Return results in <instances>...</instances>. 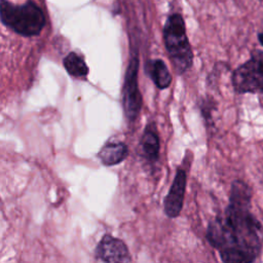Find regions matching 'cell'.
I'll list each match as a JSON object with an SVG mask.
<instances>
[{
	"label": "cell",
	"mask_w": 263,
	"mask_h": 263,
	"mask_svg": "<svg viewBox=\"0 0 263 263\" xmlns=\"http://www.w3.org/2000/svg\"><path fill=\"white\" fill-rule=\"evenodd\" d=\"M252 196L248 183L239 179L232 181L224 213L208 225L206 239L223 262L252 263L261 254L263 227L252 212Z\"/></svg>",
	"instance_id": "cell-1"
},
{
	"label": "cell",
	"mask_w": 263,
	"mask_h": 263,
	"mask_svg": "<svg viewBox=\"0 0 263 263\" xmlns=\"http://www.w3.org/2000/svg\"><path fill=\"white\" fill-rule=\"evenodd\" d=\"M0 18L5 27L25 37L39 35L46 24L43 10L33 1L13 4L8 0H1Z\"/></svg>",
	"instance_id": "cell-2"
},
{
	"label": "cell",
	"mask_w": 263,
	"mask_h": 263,
	"mask_svg": "<svg viewBox=\"0 0 263 263\" xmlns=\"http://www.w3.org/2000/svg\"><path fill=\"white\" fill-rule=\"evenodd\" d=\"M163 42L177 74L186 72L193 62V52L189 43L182 14L172 13L163 26Z\"/></svg>",
	"instance_id": "cell-3"
},
{
	"label": "cell",
	"mask_w": 263,
	"mask_h": 263,
	"mask_svg": "<svg viewBox=\"0 0 263 263\" xmlns=\"http://www.w3.org/2000/svg\"><path fill=\"white\" fill-rule=\"evenodd\" d=\"M235 93L263 95V50L254 49L250 58L239 65L231 75Z\"/></svg>",
	"instance_id": "cell-4"
},
{
	"label": "cell",
	"mask_w": 263,
	"mask_h": 263,
	"mask_svg": "<svg viewBox=\"0 0 263 263\" xmlns=\"http://www.w3.org/2000/svg\"><path fill=\"white\" fill-rule=\"evenodd\" d=\"M138 69L139 59L134 57L130 59L126 69L122 88L123 111L129 121H134L138 118L143 104L142 95L138 85Z\"/></svg>",
	"instance_id": "cell-5"
},
{
	"label": "cell",
	"mask_w": 263,
	"mask_h": 263,
	"mask_svg": "<svg viewBox=\"0 0 263 263\" xmlns=\"http://www.w3.org/2000/svg\"><path fill=\"white\" fill-rule=\"evenodd\" d=\"M96 259L101 262H130L132 258L125 243L112 235L106 234L98 243Z\"/></svg>",
	"instance_id": "cell-6"
},
{
	"label": "cell",
	"mask_w": 263,
	"mask_h": 263,
	"mask_svg": "<svg viewBox=\"0 0 263 263\" xmlns=\"http://www.w3.org/2000/svg\"><path fill=\"white\" fill-rule=\"evenodd\" d=\"M186 180L185 171L181 167L178 168L171 189L163 200L164 213L170 218L178 217L182 211L187 182Z\"/></svg>",
	"instance_id": "cell-7"
},
{
	"label": "cell",
	"mask_w": 263,
	"mask_h": 263,
	"mask_svg": "<svg viewBox=\"0 0 263 263\" xmlns=\"http://www.w3.org/2000/svg\"><path fill=\"white\" fill-rule=\"evenodd\" d=\"M141 147L143 155L148 161L155 162L158 159L159 137L154 122L147 124V126L145 127L141 139Z\"/></svg>",
	"instance_id": "cell-8"
},
{
	"label": "cell",
	"mask_w": 263,
	"mask_h": 263,
	"mask_svg": "<svg viewBox=\"0 0 263 263\" xmlns=\"http://www.w3.org/2000/svg\"><path fill=\"white\" fill-rule=\"evenodd\" d=\"M145 71L158 88L163 89L170 86L172 82V75L162 60H148L145 64Z\"/></svg>",
	"instance_id": "cell-9"
},
{
	"label": "cell",
	"mask_w": 263,
	"mask_h": 263,
	"mask_svg": "<svg viewBox=\"0 0 263 263\" xmlns=\"http://www.w3.org/2000/svg\"><path fill=\"white\" fill-rule=\"evenodd\" d=\"M128 154L127 146L122 143H107L102 147L98 156L103 164L105 165H114L121 162L123 159L126 158Z\"/></svg>",
	"instance_id": "cell-10"
},
{
	"label": "cell",
	"mask_w": 263,
	"mask_h": 263,
	"mask_svg": "<svg viewBox=\"0 0 263 263\" xmlns=\"http://www.w3.org/2000/svg\"><path fill=\"white\" fill-rule=\"evenodd\" d=\"M64 67L67 72L74 77H85L88 74V67L84 59L78 53L71 51L69 52L63 61Z\"/></svg>",
	"instance_id": "cell-11"
},
{
	"label": "cell",
	"mask_w": 263,
	"mask_h": 263,
	"mask_svg": "<svg viewBox=\"0 0 263 263\" xmlns=\"http://www.w3.org/2000/svg\"><path fill=\"white\" fill-rule=\"evenodd\" d=\"M202 107H203V108L210 107V109H213V107H214V102H213L212 100H206V101H204V104H203ZM202 114H203V116H204V118H205V121L209 122V121L212 120L211 110L209 111V108H206V111H205V110H202Z\"/></svg>",
	"instance_id": "cell-12"
},
{
	"label": "cell",
	"mask_w": 263,
	"mask_h": 263,
	"mask_svg": "<svg viewBox=\"0 0 263 263\" xmlns=\"http://www.w3.org/2000/svg\"><path fill=\"white\" fill-rule=\"evenodd\" d=\"M257 37H258V41H259V43H260V44L263 46V32H260V33H258Z\"/></svg>",
	"instance_id": "cell-13"
}]
</instances>
